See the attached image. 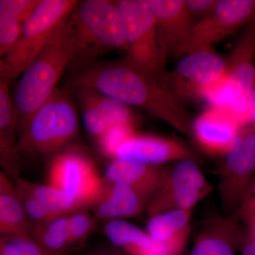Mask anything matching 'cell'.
Segmentation results:
<instances>
[{"instance_id": "obj_1", "label": "cell", "mask_w": 255, "mask_h": 255, "mask_svg": "<svg viewBox=\"0 0 255 255\" xmlns=\"http://www.w3.org/2000/svg\"><path fill=\"white\" fill-rule=\"evenodd\" d=\"M75 85L91 88L124 105L138 107L187 136L192 123L179 97L157 79L125 62L97 65L77 77Z\"/></svg>"}, {"instance_id": "obj_2", "label": "cell", "mask_w": 255, "mask_h": 255, "mask_svg": "<svg viewBox=\"0 0 255 255\" xmlns=\"http://www.w3.org/2000/svg\"><path fill=\"white\" fill-rule=\"evenodd\" d=\"M68 18L19 76L12 98L18 135L33 114L56 91L65 69L77 58L76 43Z\"/></svg>"}, {"instance_id": "obj_3", "label": "cell", "mask_w": 255, "mask_h": 255, "mask_svg": "<svg viewBox=\"0 0 255 255\" xmlns=\"http://www.w3.org/2000/svg\"><path fill=\"white\" fill-rule=\"evenodd\" d=\"M68 19L77 57L95 58L114 50H127L123 20L116 1H79Z\"/></svg>"}, {"instance_id": "obj_4", "label": "cell", "mask_w": 255, "mask_h": 255, "mask_svg": "<svg viewBox=\"0 0 255 255\" xmlns=\"http://www.w3.org/2000/svg\"><path fill=\"white\" fill-rule=\"evenodd\" d=\"M78 129V116L73 102L68 95L57 90L18 134V149L20 152L53 153L70 142Z\"/></svg>"}, {"instance_id": "obj_5", "label": "cell", "mask_w": 255, "mask_h": 255, "mask_svg": "<svg viewBox=\"0 0 255 255\" xmlns=\"http://www.w3.org/2000/svg\"><path fill=\"white\" fill-rule=\"evenodd\" d=\"M78 2L76 0H40L23 23L16 43L1 59L10 83L19 78L41 53Z\"/></svg>"}, {"instance_id": "obj_6", "label": "cell", "mask_w": 255, "mask_h": 255, "mask_svg": "<svg viewBox=\"0 0 255 255\" xmlns=\"http://www.w3.org/2000/svg\"><path fill=\"white\" fill-rule=\"evenodd\" d=\"M123 20L127 50L124 61L157 79L164 80L167 55L159 45L155 18L145 0L116 1Z\"/></svg>"}, {"instance_id": "obj_7", "label": "cell", "mask_w": 255, "mask_h": 255, "mask_svg": "<svg viewBox=\"0 0 255 255\" xmlns=\"http://www.w3.org/2000/svg\"><path fill=\"white\" fill-rule=\"evenodd\" d=\"M227 60L222 86L223 107L244 127L249 125L250 96L255 81V17L246 25Z\"/></svg>"}, {"instance_id": "obj_8", "label": "cell", "mask_w": 255, "mask_h": 255, "mask_svg": "<svg viewBox=\"0 0 255 255\" xmlns=\"http://www.w3.org/2000/svg\"><path fill=\"white\" fill-rule=\"evenodd\" d=\"M211 191V186L194 159L178 161L168 169L162 186L147 204L149 216L184 210L192 211Z\"/></svg>"}, {"instance_id": "obj_9", "label": "cell", "mask_w": 255, "mask_h": 255, "mask_svg": "<svg viewBox=\"0 0 255 255\" xmlns=\"http://www.w3.org/2000/svg\"><path fill=\"white\" fill-rule=\"evenodd\" d=\"M224 156L219 190L223 209L231 216L239 209L247 188L255 177V128L242 127Z\"/></svg>"}, {"instance_id": "obj_10", "label": "cell", "mask_w": 255, "mask_h": 255, "mask_svg": "<svg viewBox=\"0 0 255 255\" xmlns=\"http://www.w3.org/2000/svg\"><path fill=\"white\" fill-rule=\"evenodd\" d=\"M228 60L213 48L196 50L184 55L163 81L179 97H205L226 78Z\"/></svg>"}, {"instance_id": "obj_11", "label": "cell", "mask_w": 255, "mask_h": 255, "mask_svg": "<svg viewBox=\"0 0 255 255\" xmlns=\"http://www.w3.org/2000/svg\"><path fill=\"white\" fill-rule=\"evenodd\" d=\"M255 17V0H217L214 10L196 21L178 56L213 48Z\"/></svg>"}, {"instance_id": "obj_12", "label": "cell", "mask_w": 255, "mask_h": 255, "mask_svg": "<svg viewBox=\"0 0 255 255\" xmlns=\"http://www.w3.org/2000/svg\"><path fill=\"white\" fill-rule=\"evenodd\" d=\"M48 182L71 196L81 208L95 204L104 185L91 160L74 151L55 156L48 171Z\"/></svg>"}, {"instance_id": "obj_13", "label": "cell", "mask_w": 255, "mask_h": 255, "mask_svg": "<svg viewBox=\"0 0 255 255\" xmlns=\"http://www.w3.org/2000/svg\"><path fill=\"white\" fill-rule=\"evenodd\" d=\"M114 159L160 166L166 162L195 159V155L187 145L174 139L135 132L117 150Z\"/></svg>"}, {"instance_id": "obj_14", "label": "cell", "mask_w": 255, "mask_h": 255, "mask_svg": "<svg viewBox=\"0 0 255 255\" xmlns=\"http://www.w3.org/2000/svg\"><path fill=\"white\" fill-rule=\"evenodd\" d=\"M155 18L159 43L167 55L178 56L195 21L186 9L184 0H145Z\"/></svg>"}, {"instance_id": "obj_15", "label": "cell", "mask_w": 255, "mask_h": 255, "mask_svg": "<svg viewBox=\"0 0 255 255\" xmlns=\"http://www.w3.org/2000/svg\"><path fill=\"white\" fill-rule=\"evenodd\" d=\"M241 128L237 119L227 109L211 107L194 120L191 133L206 152L224 155Z\"/></svg>"}, {"instance_id": "obj_16", "label": "cell", "mask_w": 255, "mask_h": 255, "mask_svg": "<svg viewBox=\"0 0 255 255\" xmlns=\"http://www.w3.org/2000/svg\"><path fill=\"white\" fill-rule=\"evenodd\" d=\"M9 84L0 59V168L15 182L19 178L21 161L17 124Z\"/></svg>"}, {"instance_id": "obj_17", "label": "cell", "mask_w": 255, "mask_h": 255, "mask_svg": "<svg viewBox=\"0 0 255 255\" xmlns=\"http://www.w3.org/2000/svg\"><path fill=\"white\" fill-rule=\"evenodd\" d=\"M236 215L206 220L189 255H236L243 231Z\"/></svg>"}, {"instance_id": "obj_18", "label": "cell", "mask_w": 255, "mask_h": 255, "mask_svg": "<svg viewBox=\"0 0 255 255\" xmlns=\"http://www.w3.org/2000/svg\"><path fill=\"white\" fill-rule=\"evenodd\" d=\"M167 169L130 161L114 159L105 171L110 182L122 183L150 201L162 186Z\"/></svg>"}, {"instance_id": "obj_19", "label": "cell", "mask_w": 255, "mask_h": 255, "mask_svg": "<svg viewBox=\"0 0 255 255\" xmlns=\"http://www.w3.org/2000/svg\"><path fill=\"white\" fill-rule=\"evenodd\" d=\"M149 201L122 183L104 182L94 211L100 219L114 220L137 216L147 208Z\"/></svg>"}, {"instance_id": "obj_20", "label": "cell", "mask_w": 255, "mask_h": 255, "mask_svg": "<svg viewBox=\"0 0 255 255\" xmlns=\"http://www.w3.org/2000/svg\"><path fill=\"white\" fill-rule=\"evenodd\" d=\"M40 0H0V59L16 43L24 21Z\"/></svg>"}, {"instance_id": "obj_21", "label": "cell", "mask_w": 255, "mask_h": 255, "mask_svg": "<svg viewBox=\"0 0 255 255\" xmlns=\"http://www.w3.org/2000/svg\"><path fill=\"white\" fill-rule=\"evenodd\" d=\"M32 232L17 192L0 194V236L31 238Z\"/></svg>"}, {"instance_id": "obj_22", "label": "cell", "mask_w": 255, "mask_h": 255, "mask_svg": "<svg viewBox=\"0 0 255 255\" xmlns=\"http://www.w3.org/2000/svg\"><path fill=\"white\" fill-rule=\"evenodd\" d=\"M105 233L114 246L123 248L129 255H137L152 244L147 232L122 219L110 220L106 224Z\"/></svg>"}, {"instance_id": "obj_23", "label": "cell", "mask_w": 255, "mask_h": 255, "mask_svg": "<svg viewBox=\"0 0 255 255\" xmlns=\"http://www.w3.org/2000/svg\"><path fill=\"white\" fill-rule=\"evenodd\" d=\"M14 186L34 196L60 216H65L81 209L71 196L53 186L35 184L20 177L15 181Z\"/></svg>"}, {"instance_id": "obj_24", "label": "cell", "mask_w": 255, "mask_h": 255, "mask_svg": "<svg viewBox=\"0 0 255 255\" xmlns=\"http://www.w3.org/2000/svg\"><path fill=\"white\" fill-rule=\"evenodd\" d=\"M31 238L54 253H66L71 247L68 234V216H62L33 227Z\"/></svg>"}, {"instance_id": "obj_25", "label": "cell", "mask_w": 255, "mask_h": 255, "mask_svg": "<svg viewBox=\"0 0 255 255\" xmlns=\"http://www.w3.org/2000/svg\"><path fill=\"white\" fill-rule=\"evenodd\" d=\"M192 211H170L151 216L147 223V233L154 241H162L190 229Z\"/></svg>"}, {"instance_id": "obj_26", "label": "cell", "mask_w": 255, "mask_h": 255, "mask_svg": "<svg viewBox=\"0 0 255 255\" xmlns=\"http://www.w3.org/2000/svg\"><path fill=\"white\" fill-rule=\"evenodd\" d=\"M40 246L31 238L0 236V255H67Z\"/></svg>"}, {"instance_id": "obj_27", "label": "cell", "mask_w": 255, "mask_h": 255, "mask_svg": "<svg viewBox=\"0 0 255 255\" xmlns=\"http://www.w3.org/2000/svg\"><path fill=\"white\" fill-rule=\"evenodd\" d=\"M90 89L94 102L110 127L117 124L132 123V114L130 107Z\"/></svg>"}, {"instance_id": "obj_28", "label": "cell", "mask_w": 255, "mask_h": 255, "mask_svg": "<svg viewBox=\"0 0 255 255\" xmlns=\"http://www.w3.org/2000/svg\"><path fill=\"white\" fill-rule=\"evenodd\" d=\"M135 132L132 123L112 126L97 138L101 152L114 159L117 150Z\"/></svg>"}, {"instance_id": "obj_29", "label": "cell", "mask_w": 255, "mask_h": 255, "mask_svg": "<svg viewBox=\"0 0 255 255\" xmlns=\"http://www.w3.org/2000/svg\"><path fill=\"white\" fill-rule=\"evenodd\" d=\"M16 190L29 221H35L38 224L62 216L52 211L43 202L26 191L18 188H16Z\"/></svg>"}, {"instance_id": "obj_30", "label": "cell", "mask_w": 255, "mask_h": 255, "mask_svg": "<svg viewBox=\"0 0 255 255\" xmlns=\"http://www.w3.org/2000/svg\"><path fill=\"white\" fill-rule=\"evenodd\" d=\"M190 229L162 241H154L137 255H181L185 249Z\"/></svg>"}, {"instance_id": "obj_31", "label": "cell", "mask_w": 255, "mask_h": 255, "mask_svg": "<svg viewBox=\"0 0 255 255\" xmlns=\"http://www.w3.org/2000/svg\"><path fill=\"white\" fill-rule=\"evenodd\" d=\"M93 221L88 214L78 213L68 216V234L71 246L85 239L90 233Z\"/></svg>"}, {"instance_id": "obj_32", "label": "cell", "mask_w": 255, "mask_h": 255, "mask_svg": "<svg viewBox=\"0 0 255 255\" xmlns=\"http://www.w3.org/2000/svg\"><path fill=\"white\" fill-rule=\"evenodd\" d=\"M217 0H184L186 9L195 23L214 10Z\"/></svg>"}, {"instance_id": "obj_33", "label": "cell", "mask_w": 255, "mask_h": 255, "mask_svg": "<svg viewBox=\"0 0 255 255\" xmlns=\"http://www.w3.org/2000/svg\"><path fill=\"white\" fill-rule=\"evenodd\" d=\"M234 215L243 221L255 216V177L247 188L241 206Z\"/></svg>"}, {"instance_id": "obj_34", "label": "cell", "mask_w": 255, "mask_h": 255, "mask_svg": "<svg viewBox=\"0 0 255 255\" xmlns=\"http://www.w3.org/2000/svg\"><path fill=\"white\" fill-rule=\"evenodd\" d=\"M238 248L241 250L242 255H255V241L243 231Z\"/></svg>"}, {"instance_id": "obj_35", "label": "cell", "mask_w": 255, "mask_h": 255, "mask_svg": "<svg viewBox=\"0 0 255 255\" xmlns=\"http://www.w3.org/2000/svg\"><path fill=\"white\" fill-rule=\"evenodd\" d=\"M16 193L14 184L10 180L9 178L0 168V194H14Z\"/></svg>"}, {"instance_id": "obj_36", "label": "cell", "mask_w": 255, "mask_h": 255, "mask_svg": "<svg viewBox=\"0 0 255 255\" xmlns=\"http://www.w3.org/2000/svg\"><path fill=\"white\" fill-rule=\"evenodd\" d=\"M248 117H249V125L255 128V81L250 96Z\"/></svg>"}, {"instance_id": "obj_37", "label": "cell", "mask_w": 255, "mask_h": 255, "mask_svg": "<svg viewBox=\"0 0 255 255\" xmlns=\"http://www.w3.org/2000/svg\"><path fill=\"white\" fill-rule=\"evenodd\" d=\"M246 224L247 233L252 239L255 241V216L243 221Z\"/></svg>"}, {"instance_id": "obj_38", "label": "cell", "mask_w": 255, "mask_h": 255, "mask_svg": "<svg viewBox=\"0 0 255 255\" xmlns=\"http://www.w3.org/2000/svg\"><path fill=\"white\" fill-rule=\"evenodd\" d=\"M95 255H122L120 254H118V253H113V252H107V253H100V254H97Z\"/></svg>"}]
</instances>
